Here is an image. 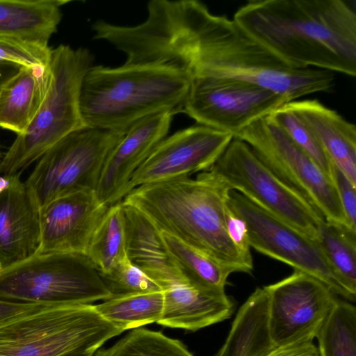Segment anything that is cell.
Segmentation results:
<instances>
[{"label":"cell","instance_id":"cb8c5ba5","mask_svg":"<svg viewBox=\"0 0 356 356\" xmlns=\"http://www.w3.org/2000/svg\"><path fill=\"white\" fill-rule=\"evenodd\" d=\"M161 232L170 254L192 284L207 290L225 292L228 277L238 272L235 268L218 262L168 233Z\"/></svg>","mask_w":356,"mask_h":356},{"label":"cell","instance_id":"5b68a950","mask_svg":"<svg viewBox=\"0 0 356 356\" xmlns=\"http://www.w3.org/2000/svg\"><path fill=\"white\" fill-rule=\"evenodd\" d=\"M93 61L86 48L60 44L51 49L43 102L26 130L17 136L0 161V175L22 173L62 138L86 127L80 96Z\"/></svg>","mask_w":356,"mask_h":356},{"label":"cell","instance_id":"603a6c76","mask_svg":"<svg viewBox=\"0 0 356 356\" xmlns=\"http://www.w3.org/2000/svg\"><path fill=\"white\" fill-rule=\"evenodd\" d=\"M67 0H0V35L48 46Z\"/></svg>","mask_w":356,"mask_h":356},{"label":"cell","instance_id":"30bf717a","mask_svg":"<svg viewBox=\"0 0 356 356\" xmlns=\"http://www.w3.org/2000/svg\"><path fill=\"white\" fill-rule=\"evenodd\" d=\"M211 169L231 191L316 240L323 217L275 175L246 143L234 138Z\"/></svg>","mask_w":356,"mask_h":356},{"label":"cell","instance_id":"4316f807","mask_svg":"<svg viewBox=\"0 0 356 356\" xmlns=\"http://www.w3.org/2000/svg\"><path fill=\"white\" fill-rule=\"evenodd\" d=\"M316 239L344 288L356 297V232L323 220Z\"/></svg>","mask_w":356,"mask_h":356},{"label":"cell","instance_id":"ba28073f","mask_svg":"<svg viewBox=\"0 0 356 356\" xmlns=\"http://www.w3.org/2000/svg\"><path fill=\"white\" fill-rule=\"evenodd\" d=\"M124 135L86 126L52 146L24 181L40 209L70 193L95 191L108 155Z\"/></svg>","mask_w":356,"mask_h":356},{"label":"cell","instance_id":"277c9868","mask_svg":"<svg viewBox=\"0 0 356 356\" xmlns=\"http://www.w3.org/2000/svg\"><path fill=\"white\" fill-rule=\"evenodd\" d=\"M191 83L186 73L164 65L92 66L81 86V116L86 127L125 134L145 117L181 111Z\"/></svg>","mask_w":356,"mask_h":356},{"label":"cell","instance_id":"d6986e66","mask_svg":"<svg viewBox=\"0 0 356 356\" xmlns=\"http://www.w3.org/2000/svg\"><path fill=\"white\" fill-rule=\"evenodd\" d=\"M163 310L159 325L195 332L229 318L234 305L225 292L200 288L192 283L163 291Z\"/></svg>","mask_w":356,"mask_h":356},{"label":"cell","instance_id":"3957f363","mask_svg":"<svg viewBox=\"0 0 356 356\" xmlns=\"http://www.w3.org/2000/svg\"><path fill=\"white\" fill-rule=\"evenodd\" d=\"M230 191L211 168L195 178L181 176L138 186L121 202L137 209L161 232L238 272L250 273L252 261L243 257L226 230Z\"/></svg>","mask_w":356,"mask_h":356},{"label":"cell","instance_id":"ac0fdd59","mask_svg":"<svg viewBox=\"0 0 356 356\" xmlns=\"http://www.w3.org/2000/svg\"><path fill=\"white\" fill-rule=\"evenodd\" d=\"M122 205L129 260L162 291L191 283L168 250L161 231L137 209Z\"/></svg>","mask_w":356,"mask_h":356},{"label":"cell","instance_id":"836d02e7","mask_svg":"<svg viewBox=\"0 0 356 356\" xmlns=\"http://www.w3.org/2000/svg\"><path fill=\"white\" fill-rule=\"evenodd\" d=\"M225 226L229 238L248 260L252 261L248 227L245 222L227 204L225 209Z\"/></svg>","mask_w":356,"mask_h":356},{"label":"cell","instance_id":"9a60e30c","mask_svg":"<svg viewBox=\"0 0 356 356\" xmlns=\"http://www.w3.org/2000/svg\"><path fill=\"white\" fill-rule=\"evenodd\" d=\"M109 207L99 200L94 191L72 193L51 201L40 209V243L36 254L86 255Z\"/></svg>","mask_w":356,"mask_h":356},{"label":"cell","instance_id":"4fadbf2b","mask_svg":"<svg viewBox=\"0 0 356 356\" xmlns=\"http://www.w3.org/2000/svg\"><path fill=\"white\" fill-rule=\"evenodd\" d=\"M264 288L268 298L270 336L276 347L313 341L339 299L325 284L298 270Z\"/></svg>","mask_w":356,"mask_h":356},{"label":"cell","instance_id":"f1b7e54d","mask_svg":"<svg viewBox=\"0 0 356 356\" xmlns=\"http://www.w3.org/2000/svg\"><path fill=\"white\" fill-rule=\"evenodd\" d=\"M94 356H194L177 339L161 331L142 327L131 330L113 346L98 349Z\"/></svg>","mask_w":356,"mask_h":356},{"label":"cell","instance_id":"74e56055","mask_svg":"<svg viewBox=\"0 0 356 356\" xmlns=\"http://www.w3.org/2000/svg\"><path fill=\"white\" fill-rule=\"evenodd\" d=\"M94 354L92 353H83V354H68L62 356H93Z\"/></svg>","mask_w":356,"mask_h":356},{"label":"cell","instance_id":"9c48e42d","mask_svg":"<svg viewBox=\"0 0 356 356\" xmlns=\"http://www.w3.org/2000/svg\"><path fill=\"white\" fill-rule=\"evenodd\" d=\"M234 138L246 143L275 175L325 220L352 229L333 180L267 116L254 121Z\"/></svg>","mask_w":356,"mask_h":356},{"label":"cell","instance_id":"8fae6325","mask_svg":"<svg viewBox=\"0 0 356 356\" xmlns=\"http://www.w3.org/2000/svg\"><path fill=\"white\" fill-rule=\"evenodd\" d=\"M228 204L245 222L250 247L315 277L336 295L349 301L355 300L356 297L343 286L316 240L236 191L229 192Z\"/></svg>","mask_w":356,"mask_h":356},{"label":"cell","instance_id":"6da1fadb","mask_svg":"<svg viewBox=\"0 0 356 356\" xmlns=\"http://www.w3.org/2000/svg\"><path fill=\"white\" fill-rule=\"evenodd\" d=\"M141 52L149 64L164 65L201 78L229 79L260 86L289 102L330 92L334 74L294 69L249 35L234 20L211 13L197 0H162L143 28Z\"/></svg>","mask_w":356,"mask_h":356},{"label":"cell","instance_id":"484cf974","mask_svg":"<svg viewBox=\"0 0 356 356\" xmlns=\"http://www.w3.org/2000/svg\"><path fill=\"white\" fill-rule=\"evenodd\" d=\"M86 255L100 275L107 273L127 256L121 202L109 207L91 238Z\"/></svg>","mask_w":356,"mask_h":356},{"label":"cell","instance_id":"1f68e13d","mask_svg":"<svg viewBox=\"0 0 356 356\" xmlns=\"http://www.w3.org/2000/svg\"><path fill=\"white\" fill-rule=\"evenodd\" d=\"M51 49L19 38L0 35V60L21 67H45Z\"/></svg>","mask_w":356,"mask_h":356},{"label":"cell","instance_id":"5bb4252c","mask_svg":"<svg viewBox=\"0 0 356 356\" xmlns=\"http://www.w3.org/2000/svg\"><path fill=\"white\" fill-rule=\"evenodd\" d=\"M233 138L229 133L200 124L166 136L134 172L128 193L142 185L209 170Z\"/></svg>","mask_w":356,"mask_h":356},{"label":"cell","instance_id":"7402d4cb","mask_svg":"<svg viewBox=\"0 0 356 356\" xmlns=\"http://www.w3.org/2000/svg\"><path fill=\"white\" fill-rule=\"evenodd\" d=\"M276 346L268 321V298L257 288L237 312L227 337L216 356H266Z\"/></svg>","mask_w":356,"mask_h":356},{"label":"cell","instance_id":"e575fe53","mask_svg":"<svg viewBox=\"0 0 356 356\" xmlns=\"http://www.w3.org/2000/svg\"><path fill=\"white\" fill-rule=\"evenodd\" d=\"M266 356H319V353L313 341H307L276 347Z\"/></svg>","mask_w":356,"mask_h":356},{"label":"cell","instance_id":"d6a6232c","mask_svg":"<svg viewBox=\"0 0 356 356\" xmlns=\"http://www.w3.org/2000/svg\"><path fill=\"white\" fill-rule=\"evenodd\" d=\"M332 179L350 227L356 232V186L334 163Z\"/></svg>","mask_w":356,"mask_h":356},{"label":"cell","instance_id":"ffe728a7","mask_svg":"<svg viewBox=\"0 0 356 356\" xmlns=\"http://www.w3.org/2000/svg\"><path fill=\"white\" fill-rule=\"evenodd\" d=\"M286 105L317 138L331 161L356 186V126L317 99Z\"/></svg>","mask_w":356,"mask_h":356},{"label":"cell","instance_id":"4dcf8cb0","mask_svg":"<svg viewBox=\"0 0 356 356\" xmlns=\"http://www.w3.org/2000/svg\"><path fill=\"white\" fill-rule=\"evenodd\" d=\"M100 275L112 296L162 291L127 256L107 273Z\"/></svg>","mask_w":356,"mask_h":356},{"label":"cell","instance_id":"7a4b0ae2","mask_svg":"<svg viewBox=\"0 0 356 356\" xmlns=\"http://www.w3.org/2000/svg\"><path fill=\"white\" fill-rule=\"evenodd\" d=\"M233 20L292 68L356 75L355 0H251Z\"/></svg>","mask_w":356,"mask_h":356},{"label":"cell","instance_id":"d590c367","mask_svg":"<svg viewBox=\"0 0 356 356\" xmlns=\"http://www.w3.org/2000/svg\"><path fill=\"white\" fill-rule=\"evenodd\" d=\"M41 305L47 304L15 302L0 299V322Z\"/></svg>","mask_w":356,"mask_h":356},{"label":"cell","instance_id":"2e32d148","mask_svg":"<svg viewBox=\"0 0 356 356\" xmlns=\"http://www.w3.org/2000/svg\"><path fill=\"white\" fill-rule=\"evenodd\" d=\"M171 112L145 117L132 125L108 155L95 189L99 200L111 206L127 195L132 175L169 131Z\"/></svg>","mask_w":356,"mask_h":356},{"label":"cell","instance_id":"f546056e","mask_svg":"<svg viewBox=\"0 0 356 356\" xmlns=\"http://www.w3.org/2000/svg\"><path fill=\"white\" fill-rule=\"evenodd\" d=\"M267 118L284 131L332 179L333 163L315 136L286 104Z\"/></svg>","mask_w":356,"mask_h":356},{"label":"cell","instance_id":"8d00e7d4","mask_svg":"<svg viewBox=\"0 0 356 356\" xmlns=\"http://www.w3.org/2000/svg\"><path fill=\"white\" fill-rule=\"evenodd\" d=\"M20 68L21 66L18 65L0 60V88L7 81L16 74Z\"/></svg>","mask_w":356,"mask_h":356},{"label":"cell","instance_id":"8992f818","mask_svg":"<svg viewBox=\"0 0 356 356\" xmlns=\"http://www.w3.org/2000/svg\"><path fill=\"white\" fill-rule=\"evenodd\" d=\"M122 332L94 305H41L0 322V356L95 354Z\"/></svg>","mask_w":356,"mask_h":356},{"label":"cell","instance_id":"83f0119b","mask_svg":"<svg viewBox=\"0 0 356 356\" xmlns=\"http://www.w3.org/2000/svg\"><path fill=\"white\" fill-rule=\"evenodd\" d=\"M316 338L319 356H356V308L338 299Z\"/></svg>","mask_w":356,"mask_h":356},{"label":"cell","instance_id":"d4e9b609","mask_svg":"<svg viewBox=\"0 0 356 356\" xmlns=\"http://www.w3.org/2000/svg\"><path fill=\"white\" fill-rule=\"evenodd\" d=\"M105 320L123 332L156 323L163 310V291L112 296L95 305Z\"/></svg>","mask_w":356,"mask_h":356},{"label":"cell","instance_id":"7c38bea8","mask_svg":"<svg viewBox=\"0 0 356 356\" xmlns=\"http://www.w3.org/2000/svg\"><path fill=\"white\" fill-rule=\"evenodd\" d=\"M288 102L284 97L258 85L207 77L191 81L181 111L197 124L229 133L234 138Z\"/></svg>","mask_w":356,"mask_h":356},{"label":"cell","instance_id":"44dd1931","mask_svg":"<svg viewBox=\"0 0 356 356\" xmlns=\"http://www.w3.org/2000/svg\"><path fill=\"white\" fill-rule=\"evenodd\" d=\"M49 82L45 67H21L0 88V127L24 133L44 98Z\"/></svg>","mask_w":356,"mask_h":356},{"label":"cell","instance_id":"52a82bcc","mask_svg":"<svg viewBox=\"0 0 356 356\" xmlns=\"http://www.w3.org/2000/svg\"><path fill=\"white\" fill-rule=\"evenodd\" d=\"M112 296L86 255L35 254L0 268V299L47 305L92 304Z\"/></svg>","mask_w":356,"mask_h":356},{"label":"cell","instance_id":"f35d334b","mask_svg":"<svg viewBox=\"0 0 356 356\" xmlns=\"http://www.w3.org/2000/svg\"><path fill=\"white\" fill-rule=\"evenodd\" d=\"M0 268H1V266H0Z\"/></svg>","mask_w":356,"mask_h":356},{"label":"cell","instance_id":"e0dca14e","mask_svg":"<svg viewBox=\"0 0 356 356\" xmlns=\"http://www.w3.org/2000/svg\"><path fill=\"white\" fill-rule=\"evenodd\" d=\"M21 172L0 175V266L6 268L38 252L40 208Z\"/></svg>","mask_w":356,"mask_h":356}]
</instances>
